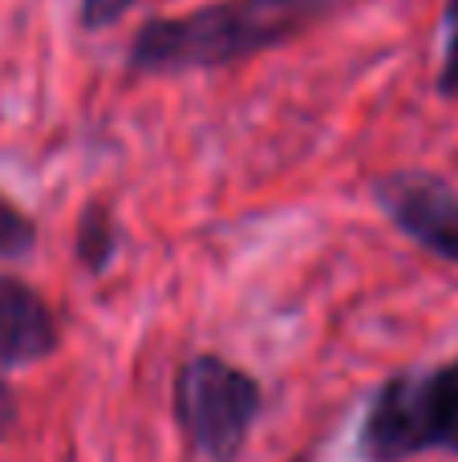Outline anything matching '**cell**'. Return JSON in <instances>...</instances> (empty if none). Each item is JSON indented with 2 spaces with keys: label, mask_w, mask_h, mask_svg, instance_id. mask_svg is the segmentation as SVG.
Masks as SVG:
<instances>
[{
  "label": "cell",
  "mask_w": 458,
  "mask_h": 462,
  "mask_svg": "<svg viewBox=\"0 0 458 462\" xmlns=\"http://www.w3.org/2000/svg\"><path fill=\"white\" fill-rule=\"evenodd\" d=\"M13 426H16V398H13V390L0 382V439H5Z\"/></svg>",
  "instance_id": "cell-10"
},
{
  "label": "cell",
  "mask_w": 458,
  "mask_h": 462,
  "mask_svg": "<svg viewBox=\"0 0 458 462\" xmlns=\"http://www.w3.org/2000/svg\"><path fill=\"white\" fill-rule=\"evenodd\" d=\"M32 244H37V224H32L16 203H8L5 195H0V255L21 260V255L32 252Z\"/></svg>",
  "instance_id": "cell-7"
},
{
  "label": "cell",
  "mask_w": 458,
  "mask_h": 462,
  "mask_svg": "<svg viewBox=\"0 0 458 462\" xmlns=\"http://www.w3.org/2000/svg\"><path fill=\"white\" fill-rule=\"evenodd\" d=\"M61 328L45 296L13 276H0V365H32L57 353Z\"/></svg>",
  "instance_id": "cell-5"
},
{
  "label": "cell",
  "mask_w": 458,
  "mask_h": 462,
  "mask_svg": "<svg viewBox=\"0 0 458 462\" xmlns=\"http://www.w3.org/2000/svg\"><path fill=\"white\" fill-rule=\"evenodd\" d=\"M370 462L458 450V357L430 374H398L378 390L362 430Z\"/></svg>",
  "instance_id": "cell-2"
},
{
  "label": "cell",
  "mask_w": 458,
  "mask_h": 462,
  "mask_svg": "<svg viewBox=\"0 0 458 462\" xmlns=\"http://www.w3.org/2000/svg\"><path fill=\"white\" fill-rule=\"evenodd\" d=\"M297 462H305V458H297Z\"/></svg>",
  "instance_id": "cell-11"
},
{
  "label": "cell",
  "mask_w": 458,
  "mask_h": 462,
  "mask_svg": "<svg viewBox=\"0 0 458 462\" xmlns=\"http://www.w3.org/2000/svg\"><path fill=\"white\" fill-rule=\"evenodd\" d=\"M341 0H219L187 16H159L130 45L134 73H183L256 57L313 29Z\"/></svg>",
  "instance_id": "cell-1"
},
{
  "label": "cell",
  "mask_w": 458,
  "mask_h": 462,
  "mask_svg": "<svg viewBox=\"0 0 458 462\" xmlns=\"http://www.w3.org/2000/svg\"><path fill=\"white\" fill-rule=\"evenodd\" d=\"M264 410V390L240 365L199 353L175 377V418L195 455L207 462H235Z\"/></svg>",
  "instance_id": "cell-3"
},
{
  "label": "cell",
  "mask_w": 458,
  "mask_h": 462,
  "mask_svg": "<svg viewBox=\"0 0 458 462\" xmlns=\"http://www.w3.org/2000/svg\"><path fill=\"white\" fill-rule=\"evenodd\" d=\"M114 247H118V231H114V216L97 203H89L78 219V260L89 272H102L114 260Z\"/></svg>",
  "instance_id": "cell-6"
},
{
  "label": "cell",
  "mask_w": 458,
  "mask_h": 462,
  "mask_svg": "<svg viewBox=\"0 0 458 462\" xmlns=\"http://www.w3.org/2000/svg\"><path fill=\"white\" fill-rule=\"evenodd\" d=\"M134 8V0H81V29H110Z\"/></svg>",
  "instance_id": "cell-9"
},
{
  "label": "cell",
  "mask_w": 458,
  "mask_h": 462,
  "mask_svg": "<svg viewBox=\"0 0 458 462\" xmlns=\"http://www.w3.org/2000/svg\"><path fill=\"white\" fill-rule=\"evenodd\" d=\"M438 94L458 97V0L443 8V69H438Z\"/></svg>",
  "instance_id": "cell-8"
},
{
  "label": "cell",
  "mask_w": 458,
  "mask_h": 462,
  "mask_svg": "<svg viewBox=\"0 0 458 462\" xmlns=\"http://www.w3.org/2000/svg\"><path fill=\"white\" fill-rule=\"evenodd\" d=\"M378 203L402 236L446 263H458V191L426 171H402L378 183Z\"/></svg>",
  "instance_id": "cell-4"
}]
</instances>
